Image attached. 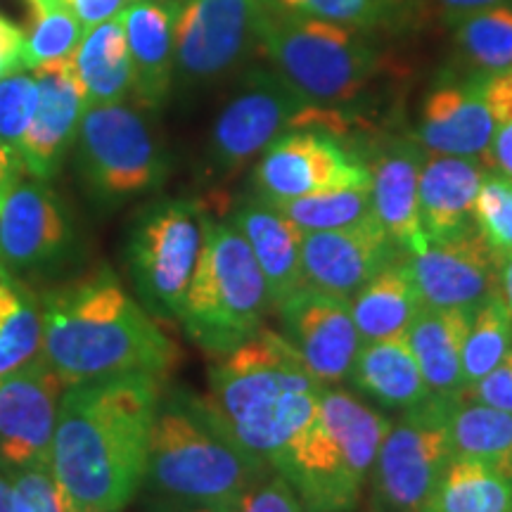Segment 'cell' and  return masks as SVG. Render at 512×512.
Wrapping results in <instances>:
<instances>
[{
    "instance_id": "6da1fadb",
    "label": "cell",
    "mask_w": 512,
    "mask_h": 512,
    "mask_svg": "<svg viewBox=\"0 0 512 512\" xmlns=\"http://www.w3.org/2000/svg\"><path fill=\"white\" fill-rule=\"evenodd\" d=\"M164 380L133 373L64 389L50 465L81 512H124L136 498Z\"/></svg>"
},
{
    "instance_id": "7a4b0ae2",
    "label": "cell",
    "mask_w": 512,
    "mask_h": 512,
    "mask_svg": "<svg viewBox=\"0 0 512 512\" xmlns=\"http://www.w3.org/2000/svg\"><path fill=\"white\" fill-rule=\"evenodd\" d=\"M41 316V354L64 387L133 373L166 377L178 361L174 339L107 264L48 290Z\"/></svg>"
},
{
    "instance_id": "3957f363",
    "label": "cell",
    "mask_w": 512,
    "mask_h": 512,
    "mask_svg": "<svg viewBox=\"0 0 512 512\" xmlns=\"http://www.w3.org/2000/svg\"><path fill=\"white\" fill-rule=\"evenodd\" d=\"M325 389L280 332L261 328L209 370L204 401L230 439L273 470L316 418Z\"/></svg>"
},
{
    "instance_id": "277c9868",
    "label": "cell",
    "mask_w": 512,
    "mask_h": 512,
    "mask_svg": "<svg viewBox=\"0 0 512 512\" xmlns=\"http://www.w3.org/2000/svg\"><path fill=\"white\" fill-rule=\"evenodd\" d=\"M214 418L204 396L164 389L147 448L145 486L162 501L238 503L271 475Z\"/></svg>"
},
{
    "instance_id": "5b68a950",
    "label": "cell",
    "mask_w": 512,
    "mask_h": 512,
    "mask_svg": "<svg viewBox=\"0 0 512 512\" xmlns=\"http://www.w3.org/2000/svg\"><path fill=\"white\" fill-rule=\"evenodd\" d=\"M389 422L354 394L328 387L318 413L275 463L304 512H354Z\"/></svg>"
},
{
    "instance_id": "8992f818",
    "label": "cell",
    "mask_w": 512,
    "mask_h": 512,
    "mask_svg": "<svg viewBox=\"0 0 512 512\" xmlns=\"http://www.w3.org/2000/svg\"><path fill=\"white\" fill-rule=\"evenodd\" d=\"M271 294L245 235L233 221H211L178 323L209 356H226L264 328Z\"/></svg>"
},
{
    "instance_id": "52a82bcc",
    "label": "cell",
    "mask_w": 512,
    "mask_h": 512,
    "mask_svg": "<svg viewBox=\"0 0 512 512\" xmlns=\"http://www.w3.org/2000/svg\"><path fill=\"white\" fill-rule=\"evenodd\" d=\"M256 43L294 93L316 107L358 98L380 72V57L356 29L325 19L268 10L256 24Z\"/></svg>"
},
{
    "instance_id": "ba28073f",
    "label": "cell",
    "mask_w": 512,
    "mask_h": 512,
    "mask_svg": "<svg viewBox=\"0 0 512 512\" xmlns=\"http://www.w3.org/2000/svg\"><path fill=\"white\" fill-rule=\"evenodd\" d=\"M209 219L197 200H162L140 211L128 230V275L140 304L155 318H181Z\"/></svg>"
},
{
    "instance_id": "9c48e42d",
    "label": "cell",
    "mask_w": 512,
    "mask_h": 512,
    "mask_svg": "<svg viewBox=\"0 0 512 512\" xmlns=\"http://www.w3.org/2000/svg\"><path fill=\"white\" fill-rule=\"evenodd\" d=\"M76 152L91 195L110 207L159 188L166 178V157L150 121L126 102L86 107Z\"/></svg>"
},
{
    "instance_id": "30bf717a",
    "label": "cell",
    "mask_w": 512,
    "mask_h": 512,
    "mask_svg": "<svg viewBox=\"0 0 512 512\" xmlns=\"http://www.w3.org/2000/svg\"><path fill=\"white\" fill-rule=\"evenodd\" d=\"M453 401L430 394L389 425L370 475L375 512H425L453 458L448 439Z\"/></svg>"
},
{
    "instance_id": "8fae6325",
    "label": "cell",
    "mask_w": 512,
    "mask_h": 512,
    "mask_svg": "<svg viewBox=\"0 0 512 512\" xmlns=\"http://www.w3.org/2000/svg\"><path fill=\"white\" fill-rule=\"evenodd\" d=\"M304 102L278 74H254L226 102L209 136L211 171L235 176L283 133L299 128Z\"/></svg>"
},
{
    "instance_id": "7c38bea8",
    "label": "cell",
    "mask_w": 512,
    "mask_h": 512,
    "mask_svg": "<svg viewBox=\"0 0 512 512\" xmlns=\"http://www.w3.org/2000/svg\"><path fill=\"white\" fill-rule=\"evenodd\" d=\"M76 230L60 197L38 181L0 195V264L15 275H46L74 259Z\"/></svg>"
},
{
    "instance_id": "4fadbf2b",
    "label": "cell",
    "mask_w": 512,
    "mask_h": 512,
    "mask_svg": "<svg viewBox=\"0 0 512 512\" xmlns=\"http://www.w3.org/2000/svg\"><path fill=\"white\" fill-rule=\"evenodd\" d=\"M259 197L294 200L313 192L370 185V169L320 128H294L264 150L254 171Z\"/></svg>"
},
{
    "instance_id": "5bb4252c",
    "label": "cell",
    "mask_w": 512,
    "mask_h": 512,
    "mask_svg": "<svg viewBox=\"0 0 512 512\" xmlns=\"http://www.w3.org/2000/svg\"><path fill=\"white\" fill-rule=\"evenodd\" d=\"M64 389L43 354L0 377V470L50 463Z\"/></svg>"
},
{
    "instance_id": "9a60e30c",
    "label": "cell",
    "mask_w": 512,
    "mask_h": 512,
    "mask_svg": "<svg viewBox=\"0 0 512 512\" xmlns=\"http://www.w3.org/2000/svg\"><path fill=\"white\" fill-rule=\"evenodd\" d=\"M264 0H190L174 19V57L188 81L219 79L256 41Z\"/></svg>"
},
{
    "instance_id": "2e32d148",
    "label": "cell",
    "mask_w": 512,
    "mask_h": 512,
    "mask_svg": "<svg viewBox=\"0 0 512 512\" xmlns=\"http://www.w3.org/2000/svg\"><path fill=\"white\" fill-rule=\"evenodd\" d=\"M408 264L425 306L475 309L491 294H501V261L477 226L444 240H427L408 254Z\"/></svg>"
},
{
    "instance_id": "e0dca14e",
    "label": "cell",
    "mask_w": 512,
    "mask_h": 512,
    "mask_svg": "<svg viewBox=\"0 0 512 512\" xmlns=\"http://www.w3.org/2000/svg\"><path fill=\"white\" fill-rule=\"evenodd\" d=\"M275 309L283 328L280 335L325 387L339 384L349 375L361 344L349 299L304 283L275 304Z\"/></svg>"
},
{
    "instance_id": "ac0fdd59",
    "label": "cell",
    "mask_w": 512,
    "mask_h": 512,
    "mask_svg": "<svg viewBox=\"0 0 512 512\" xmlns=\"http://www.w3.org/2000/svg\"><path fill=\"white\" fill-rule=\"evenodd\" d=\"M34 72L36 110L19 143V157L24 171L38 181H48L74 143L88 100L72 57L38 64Z\"/></svg>"
},
{
    "instance_id": "d6986e66",
    "label": "cell",
    "mask_w": 512,
    "mask_h": 512,
    "mask_svg": "<svg viewBox=\"0 0 512 512\" xmlns=\"http://www.w3.org/2000/svg\"><path fill=\"white\" fill-rule=\"evenodd\" d=\"M401 254L377 219L351 228L304 233V283L351 299L375 273Z\"/></svg>"
},
{
    "instance_id": "ffe728a7",
    "label": "cell",
    "mask_w": 512,
    "mask_h": 512,
    "mask_svg": "<svg viewBox=\"0 0 512 512\" xmlns=\"http://www.w3.org/2000/svg\"><path fill=\"white\" fill-rule=\"evenodd\" d=\"M496 121L484 100L482 79L444 81L427 93L420 110L418 143L430 155L475 157L486 162Z\"/></svg>"
},
{
    "instance_id": "44dd1931",
    "label": "cell",
    "mask_w": 512,
    "mask_h": 512,
    "mask_svg": "<svg viewBox=\"0 0 512 512\" xmlns=\"http://www.w3.org/2000/svg\"><path fill=\"white\" fill-rule=\"evenodd\" d=\"M422 164H425V157H422L420 143L394 140L368 166L375 219L403 254H415L427 245L418 211Z\"/></svg>"
},
{
    "instance_id": "7402d4cb",
    "label": "cell",
    "mask_w": 512,
    "mask_h": 512,
    "mask_svg": "<svg viewBox=\"0 0 512 512\" xmlns=\"http://www.w3.org/2000/svg\"><path fill=\"white\" fill-rule=\"evenodd\" d=\"M486 174V164L475 157L430 155L425 159L418 181V211L427 240L451 238L475 226L472 209Z\"/></svg>"
},
{
    "instance_id": "603a6c76",
    "label": "cell",
    "mask_w": 512,
    "mask_h": 512,
    "mask_svg": "<svg viewBox=\"0 0 512 512\" xmlns=\"http://www.w3.org/2000/svg\"><path fill=\"white\" fill-rule=\"evenodd\" d=\"M235 226L245 235L256 264L264 273L273 306L304 285L302 242L304 230L292 223L275 204L254 197L235 211Z\"/></svg>"
},
{
    "instance_id": "cb8c5ba5",
    "label": "cell",
    "mask_w": 512,
    "mask_h": 512,
    "mask_svg": "<svg viewBox=\"0 0 512 512\" xmlns=\"http://www.w3.org/2000/svg\"><path fill=\"white\" fill-rule=\"evenodd\" d=\"M119 17L133 64V95L147 110H157L174 72V17L157 0H133Z\"/></svg>"
},
{
    "instance_id": "d4e9b609",
    "label": "cell",
    "mask_w": 512,
    "mask_h": 512,
    "mask_svg": "<svg viewBox=\"0 0 512 512\" xmlns=\"http://www.w3.org/2000/svg\"><path fill=\"white\" fill-rule=\"evenodd\" d=\"M475 309L422 306L408 325L406 339L430 394L458 399L465 389L463 344Z\"/></svg>"
},
{
    "instance_id": "484cf974",
    "label": "cell",
    "mask_w": 512,
    "mask_h": 512,
    "mask_svg": "<svg viewBox=\"0 0 512 512\" xmlns=\"http://www.w3.org/2000/svg\"><path fill=\"white\" fill-rule=\"evenodd\" d=\"M347 377L354 392L387 411H411L430 396L406 335L361 344Z\"/></svg>"
},
{
    "instance_id": "4316f807",
    "label": "cell",
    "mask_w": 512,
    "mask_h": 512,
    "mask_svg": "<svg viewBox=\"0 0 512 512\" xmlns=\"http://www.w3.org/2000/svg\"><path fill=\"white\" fill-rule=\"evenodd\" d=\"M349 306L361 344L406 335L415 313L425 306L413 280L408 254L396 256L380 273H375L354 294Z\"/></svg>"
},
{
    "instance_id": "83f0119b",
    "label": "cell",
    "mask_w": 512,
    "mask_h": 512,
    "mask_svg": "<svg viewBox=\"0 0 512 512\" xmlns=\"http://www.w3.org/2000/svg\"><path fill=\"white\" fill-rule=\"evenodd\" d=\"M72 60L86 91L88 107L124 102L133 93V64L121 17L88 29Z\"/></svg>"
},
{
    "instance_id": "f1b7e54d",
    "label": "cell",
    "mask_w": 512,
    "mask_h": 512,
    "mask_svg": "<svg viewBox=\"0 0 512 512\" xmlns=\"http://www.w3.org/2000/svg\"><path fill=\"white\" fill-rule=\"evenodd\" d=\"M448 439L453 456L475 458L512 479V413L458 396L448 411Z\"/></svg>"
},
{
    "instance_id": "f546056e",
    "label": "cell",
    "mask_w": 512,
    "mask_h": 512,
    "mask_svg": "<svg viewBox=\"0 0 512 512\" xmlns=\"http://www.w3.org/2000/svg\"><path fill=\"white\" fill-rule=\"evenodd\" d=\"M425 512H512V479L475 458L453 456Z\"/></svg>"
},
{
    "instance_id": "4dcf8cb0",
    "label": "cell",
    "mask_w": 512,
    "mask_h": 512,
    "mask_svg": "<svg viewBox=\"0 0 512 512\" xmlns=\"http://www.w3.org/2000/svg\"><path fill=\"white\" fill-rule=\"evenodd\" d=\"M41 351V302L19 275L0 264V377L36 361Z\"/></svg>"
},
{
    "instance_id": "1f68e13d",
    "label": "cell",
    "mask_w": 512,
    "mask_h": 512,
    "mask_svg": "<svg viewBox=\"0 0 512 512\" xmlns=\"http://www.w3.org/2000/svg\"><path fill=\"white\" fill-rule=\"evenodd\" d=\"M453 27L460 62L475 79L512 69V5L475 12Z\"/></svg>"
},
{
    "instance_id": "d6a6232c",
    "label": "cell",
    "mask_w": 512,
    "mask_h": 512,
    "mask_svg": "<svg viewBox=\"0 0 512 512\" xmlns=\"http://www.w3.org/2000/svg\"><path fill=\"white\" fill-rule=\"evenodd\" d=\"M278 207L292 223H297L304 233L316 230H339L351 228L358 223L375 219L373 192L370 185L358 188H337L313 192V195L294 197V200L271 202Z\"/></svg>"
},
{
    "instance_id": "836d02e7",
    "label": "cell",
    "mask_w": 512,
    "mask_h": 512,
    "mask_svg": "<svg viewBox=\"0 0 512 512\" xmlns=\"http://www.w3.org/2000/svg\"><path fill=\"white\" fill-rule=\"evenodd\" d=\"M512 349V318L501 294H491L475 306L463 344L465 387L489 375Z\"/></svg>"
},
{
    "instance_id": "e575fe53",
    "label": "cell",
    "mask_w": 512,
    "mask_h": 512,
    "mask_svg": "<svg viewBox=\"0 0 512 512\" xmlns=\"http://www.w3.org/2000/svg\"><path fill=\"white\" fill-rule=\"evenodd\" d=\"M83 38V27L62 0H43L36 22L31 24L22 43V67L72 57Z\"/></svg>"
},
{
    "instance_id": "d590c367",
    "label": "cell",
    "mask_w": 512,
    "mask_h": 512,
    "mask_svg": "<svg viewBox=\"0 0 512 512\" xmlns=\"http://www.w3.org/2000/svg\"><path fill=\"white\" fill-rule=\"evenodd\" d=\"M472 219L491 252L503 264L505 256L512 254V178L489 171L479 185L475 197Z\"/></svg>"
},
{
    "instance_id": "8d00e7d4",
    "label": "cell",
    "mask_w": 512,
    "mask_h": 512,
    "mask_svg": "<svg viewBox=\"0 0 512 512\" xmlns=\"http://www.w3.org/2000/svg\"><path fill=\"white\" fill-rule=\"evenodd\" d=\"M271 8L325 19L349 29L382 27L396 8V0H268Z\"/></svg>"
},
{
    "instance_id": "74e56055",
    "label": "cell",
    "mask_w": 512,
    "mask_h": 512,
    "mask_svg": "<svg viewBox=\"0 0 512 512\" xmlns=\"http://www.w3.org/2000/svg\"><path fill=\"white\" fill-rule=\"evenodd\" d=\"M5 475L15 489L17 512H81L55 477L50 463L12 470Z\"/></svg>"
},
{
    "instance_id": "f35d334b",
    "label": "cell",
    "mask_w": 512,
    "mask_h": 512,
    "mask_svg": "<svg viewBox=\"0 0 512 512\" xmlns=\"http://www.w3.org/2000/svg\"><path fill=\"white\" fill-rule=\"evenodd\" d=\"M36 79L12 72L0 79V138L19 152L36 110Z\"/></svg>"
},
{
    "instance_id": "ab89813d",
    "label": "cell",
    "mask_w": 512,
    "mask_h": 512,
    "mask_svg": "<svg viewBox=\"0 0 512 512\" xmlns=\"http://www.w3.org/2000/svg\"><path fill=\"white\" fill-rule=\"evenodd\" d=\"M238 512H304L292 486L278 472L249 486L238 503Z\"/></svg>"
},
{
    "instance_id": "60d3db41",
    "label": "cell",
    "mask_w": 512,
    "mask_h": 512,
    "mask_svg": "<svg viewBox=\"0 0 512 512\" xmlns=\"http://www.w3.org/2000/svg\"><path fill=\"white\" fill-rule=\"evenodd\" d=\"M460 399L479 401L484 406L512 413V349L489 375H484L479 382L465 387Z\"/></svg>"
},
{
    "instance_id": "b9f144b4",
    "label": "cell",
    "mask_w": 512,
    "mask_h": 512,
    "mask_svg": "<svg viewBox=\"0 0 512 512\" xmlns=\"http://www.w3.org/2000/svg\"><path fill=\"white\" fill-rule=\"evenodd\" d=\"M62 3L74 12L81 22L83 34H86L88 29L98 27L107 19L119 17L133 0H62Z\"/></svg>"
},
{
    "instance_id": "7bdbcfd3",
    "label": "cell",
    "mask_w": 512,
    "mask_h": 512,
    "mask_svg": "<svg viewBox=\"0 0 512 512\" xmlns=\"http://www.w3.org/2000/svg\"><path fill=\"white\" fill-rule=\"evenodd\" d=\"M24 29L0 17V79L22 67Z\"/></svg>"
},
{
    "instance_id": "ee69618b",
    "label": "cell",
    "mask_w": 512,
    "mask_h": 512,
    "mask_svg": "<svg viewBox=\"0 0 512 512\" xmlns=\"http://www.w3.org/2000/svg\"><path fill=\"white\" fill-rule=\"evenodd\" d=\"M486 169L496 171L505 178H512V119L498 124L491 140L489 155H486Z\"/></svg>"
},
{
    "instance_id": "f6af8a7d",
    "label": "cell",
    "mask_w": 512,
    "mask_h": 512,
    "mask_svg": "<svg viewBox=\"0 0 512 512\" xmlns=\"http://www.w3.org/2000/svg\"><path fill=\"white\" fill-rule=\"evenodd\" d=\"M434 5L448 24H458L460 19L475 15V12L496 8V5H512V0H434Z\"/></svg>"
},
{
    "instance_id": "bcb514c9",
    "label": "cell",
    "mask_w": 512,
    "mask_h": 512,
    "mask_svg": "<svg viewBox=\"0 0 512 512\" xmlns=\"http://www.w3.org/2000/svg\"><path fill=\"white\" fill-rule=\"evenodd\" d=\"M22 171L24 162L22 157H19V152L12 150V147L0 138V195H3L12 183L22 178Z\"/></svg>"
},
{
    "instance_id": "7dc6e473",
    "label": "cell",
    "mask_w": 512,
    "mask_h": 512,
    "mask_svg": "<svg viewBox=\"0 0 512 512\" xmlns=\"http://www.w3.org/2000/svg\"><path fill=\"white\" fill-rule=\"evenodd\" d=\"M240 503V501H238ZM238 503H197V501H162L157 498L152 512H238Z\"/></svg>"
},
{
    "instance_id": "c3c4849f",
    "label": "cell",
    "mask_w": 512,
    "mask_h": 512,
    "mask_svg": "<svg viewBox=\"0 0 512 512\" xmlns=\"http://www.w3.org/2000/svg\"><path fill=\"white\" fill-rule=\"evenodd\" d=\"M0 512H17V498L10 477L0 470Z\"/></svg>"
},
{
    "instance_id": "681fc988",
    "label": "cell",
    "mask_w": 512,
    "mask_h": 512,
    "mask_svg": "<svg viewBox=\"0 0 512 512\" xmlns=\"http://www.w3.org/2000/svg\"><path fill=\"white\" fill-rule=\"evenodd\" d=\"M501 297L512 318V254L505 256L501 264Z\"/></svg>"
}]
</instances>
